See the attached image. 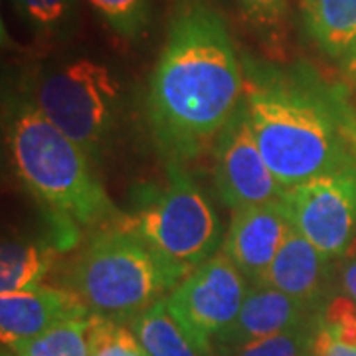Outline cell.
<instances>
[{
  "mask_svg": "<svg viewBox=\"0 0 356 356\" xmlns=\"http://www.w3.org/2000/svg\"><path fill=\"white\" fill-rule=\"evenodd\" d=\"M242 65L228 28L202 0H184L170 20L149 86V121L170 165L220 137L242 107Z\"/></svg>",
  "mask_w": 356,
  "mask_h": 356,
  "instance_id": "1",
  "label": "cell"
},
{
  "mask_svg": "<svg viewBox=\"0 0 356 356\" xmlns=\"http://www.w3.org/2000/svg\"><path fill=\"white\" fill-rule=\"evenodd\" d=\"M332 93L311 72L259 74L245 109L257 147L285 188L311 178L356 170Z\"/></svg>",
  "mask_w": 356,
  "mask_h": 356,
  "instance_id": "2",
  "label": "cell"
},
{
  "mask_svg": "<svg viewBox=\"0 0 356 356\" xmlns=\"http://www.w3.org/2000/svg\"><path fill=\"white\" fill-rule=\"evenodd\" d=\"M8 145L26 188L62 218L91 226L117 214L89 166V154L36 105H24L14 117Z\"/></svg>",
  "mask_w": 356,
  "mask_h": 356,
  "instance_id": "3",
  "label": "cell"
},
{
  "mask_svg": "<svg viewBox=\"0 0 356 356\" xmlns=\"http://www.w3.org/2000/svg\"><path fill=\"white\" fill-rule=\"evenodd\" d=\"M180 280L127 222L103 229L72 266L65 287L91 315L129 323L163 301Z\"/></svg>",
  "mask_w": 356,
  "mask_h": 356,
  "instance_id": "4",
  "label": "cell"
},
{
  "mask_svg": "<svg viewBox=\"0 0 356 356\" xmlns=\"http://www.w3.org/2000/svg\"><path fill=\"white\" fill-rule=\"evenodd\" d=\"M165 186L140 191L127 224L182 281L218 254L222 226L204 192L180 165L168 166Z\"/></svg>",
  "mask_w": 356,
  "mask_h": 356,
  "instance_id": "5",
  "label": "cell"
},
{
  "mask_svg": "<svg viewBox=\"0 0 356 356\" xmlns=\"http://www.w3.org/2000/svg\"><path fill=\"white\" fill-rule=\"evenodd\" d=\"M36 107L88 154H97L119 125L123 86L109 65L77 58L40 77Z\"/></svg>",
  "mask_w": 356,
  "mask_h": 356,
  "instance_id": "6",
  "label": "cell"
},
{
  "mask_svg": "<svg viewBox=\"0 0 356 356\" xmlns=\"http://www.w3.org/2000/svg\"><path fill=\"white\" fill-rule=\"evenodd\" d=\"M248 289L242 271L224 252H218L180 281L165 303L194 348L212 356L214 341L236 321Z\"/></svg>",
  "mask_w": 356,
  "mask_h": 356,
  "instance_id": "7",
  "label": "cell"
},
{
  "mask_svg": "<svg viewBox=\"0 0 356 356\" xmlns=\"http://www.w3.org/2000/svg\"><path fill=\"white\" fill-rule=\"evenodd\" d=\"M295 228L327 259L348 252L356 234V170L311 178L285 191Z\"/></svg>",
  "mask_w": 356,
  "mask_h": 356,
  "instance_id": "8",
  "label": "cell"
},
{
  "mask_svg": "<svg viewBox=\"0 0 356 356\" xmlns=\"http://www.w3.org/2000/svg\"><path fill=\"white\" fill-rule=\"evenodd\" d=\"M216 184L220 198L232 210L281 200L287 191L257 147L245 103L218 137Z\"/></svg>",
  "mask_w": 356,
  "mask_h": 356,
  "instance_id": "9",
  "label": "cell"
},
{
  "mask_svg": "<svg viewBox=\"0 0 356 356\" xmlns=\"http://www.w3.org/2000/svg\"><path fill=\"white\" fill-rule=\"evenodd\" d=\"M291 220L283 198L234 210L228 236L220 252L252 283H259L285 242Z\"/></svg>",
  "mask_w": 356,
  "mask_h": 356,
  "instance_id": "10",
  "label": "cell"
},
{
  "mask_svg": "<svg viewBox=\"0 0 356 356\" xmlns=\"http://www.w3.org/2000/svg\"><path fill=\"white\" fill-rule=\"evenodd\" d=\"M86 317L91 313L74 293L44 283L28 291L0 295L2 346L24 343L62 323Z\"/></svg>",
  "mask_w": 356,
  "mask_h": 356,
  "instance_id": "11",
  "label": "cell"
},
{
  "mask_svg": "<svg viewBox=\"0 0 356 356\" xmlns=\"http://www.w3.org/2000/svg\"><path fill=\"white\" fill-rule=\"evenodd\" d=\"M317 309L261 283H252L236 321L214 341L216 346H238L307 325L318 317Z\"/></svg>",
  "mask_w": 356,
  "mask_h": 356,
  "instance_id": "12",
  "label": "cell"
},
{
  "mask_svg": "<svg viewBox=\"0 0 356 356\" xmlns=\"http://www.w3.org/2000/svg\"><path fill=\"white\" fill-rule=\"evenodd\" d=\"M327 261L329 259L291 224L285 242L259 283L321 311L327 303Z\"/></svg>",
  "mask_w": 356,
  "mask_h": 356,
  "instance_id": "13",
  "label": "cell"
},
{
  "mask_svg": "<svg viewBox=\"0 0 356 356\" xmlns=\"http://www.w3.org/2000/svg\"><path fill=\"white\" fill-rule=\"evenodd\" d=\"M307 34L325 54L343 58L356 40V0H301Z\"/></svg>",
  "mask_w": 356,
  "mask_h": 356,
  "instance_id": "14",
  "label": "cell"
},
{
  "mask_svg": "<svg viewBox=\"0 0 356 356\" xmlns=\"http://www.w3.org/2000/svg\"><path fill=\"white\" fill-rule=\"evenodd\" d=\"M51 266V250L40 243L4 242L0 257V295L34 289Z\"/></svg>",
  "mask_w": 356,
  "mask_h": 356,
  "instance_id": "15",
  "label": "cell"
},
{
  "mask_svg": "<svg viewBox=\"0 0 356 356\" xmlns=\"http://www.w3.org/2000/svg\"><path fill=\"white\" fill-rule=\"evenodd\" d=\"M129 327L149 356H202L166 309L165 299L133 318Z\"/></svg>",
  "mask_w": 356,
  "mask_h": 356,
  "instance_id": "16",
  "label": "cell"
},
{
  "mask_svg": "<svg viewBox=\"0 0 356 356\" xmlns=\"http://www.w3.org/2000/svg\"><path fill=\"white\" fill-rule=\"evenodd\" d=\"M89 321L91 317L74 318L54 327L36 339L4 348L10 350L14 356H89Z\"/></svg>",
  "mask_w": 356,
  "mask_h": 356,
  "instance_id": "17",
  "label": "cell"
},
{
  "mask_svg": "<svg viewBox=\"0 0 356 356\" xmlns=\"http://www.w3.org/2000/svg\"><path fill=\"white\" fill-rule=\"evenodd\" d=\"M24 24L42 38L67 36L77 22V0H10Z\"/></svg>",
  "mask_w": 356,
  "mask_h": 356,
  "instance_id": "18",
  "label": "cell"
},
{
  "mask_svg": "<svg viewBox=\"0 0 356 356\" xmlns=\"http://www.w3.org/2000/svg\"><path fill=\"white\" fill-rule=\"evenodd\" d=\"M317 321L238 346H216L212 356H313Z\"/></svg>",
  "mask_w": 356,
  "mask_h": 356,
  "instance_id": "19",
  "label": "cell"
},
{
  "mask_svg": "<svg viewBox=\"0 0 356 356\" xmlns=\"http://www.w3.org/2000/svg\"><path fill=\"white\" fill-rule=\"evenodd\" d=\"M88 4L119 38L129 42L143 38L153 18V0H88Z\"/></svg>",
  "mask_w": 356,
  "mask_h": 356,
  "instance_id": "20",
  "label": "cell"
},
{
  "mask_svg": "<svg viewBox=\"0 0 356 356\" xmlns=\"http://www.w3.org/2000/svg\"><path fill=\"white\" fill-rule=\"evenodd\" d=\"M89 356H149L135 331L113 318L91 315Z\"/></svg>",
  "mask_w": 356,
  "mask_h": 356,
  "instance_id": "21",
  "label": "cell"
},
{
  "mask_svg": "<svg viewBox=\"0 0 356 356\" xmlns=\"http://www.w3.org/2000/svg\"><path fill=\"white\" fill-rule=\"evenodd\" d=\"M317 327L331 337L356 344V303L348 297H334L318 313Z\"/></svg>",
  "mask_w": 356,
  "mask_h": 356,
  "instance_id": "22",
  "label": "cell"
},
{
  "mask_svg": "<svg viewBox=\"0 0 356 356\" xmlns=\"http://www.w3.org/2000/svg\"><path fill=\"white\" fill-rule=\"evenodd\" d=\"M289 0H240L243 16L261 30H275L280 28Z\"/></svg>",
  "mask_w": 356,
  "mask_h": 356,
  "instance_id": "23",
  "label": "cell"
},
{
  "mask_svg": "<svg viewBox=\"0 0 356 356\" xmlns=\"http://www.w3.org/2000/svg\"><path fill=\"white\" fill-rule=\"evenodd\" d=\"M313 356H356V344L339 341L317 327L313 341Z\"/></svg>",
  "mask_w": 356,
  "mask_h": 356,
  "instance_id": "24",
  "label": "cell"
},
{
  "mask_svg": "<svg viewBox=\"0 0 356 356\" xmlns=\"http://www.w3.org/2000/svg\"><path fill=\"white\" fill-rule=\"evenodd\" d=\"M341 287L344 297L356 303V252L346 254L343 269H341Z\"/></svg>",
  "mask_w": 356,
  "mask_h": 356,
  "instance_id": "25",
  "label": "cell"
},
{
  "mask_svg": "<svg viewBox=\"0 0 356 356\" xmlns=\"http://www.w3.org/2000/svg\"><path fill=\"white\" fill-rule=\"evenodd\" d=\"M341 60H343L344 70H346V72H348L350 76L356 77V40L353 42V46L348 48V51L344 54Z\"/></svg>",
  "mask_w": 356,
  "mask_h": 356,
  "instance_id": "26",
  "label": "cell"
},
{
  "mask_svg": "<svg viewBox=\"0 0 356 356\" xmlns=\"http://www.w3.org/2000/svg\"><path fill=\"white\" fill-rule=\"evenodd\" d=\"M2 356H14V355L10 353V350H6V348H4V350H2Z\"/></svg>",
  "mask_w": 356,
  "mask_h": 356,
  "instance_id": "27",
  "label": "cell"
}]
</instances>
